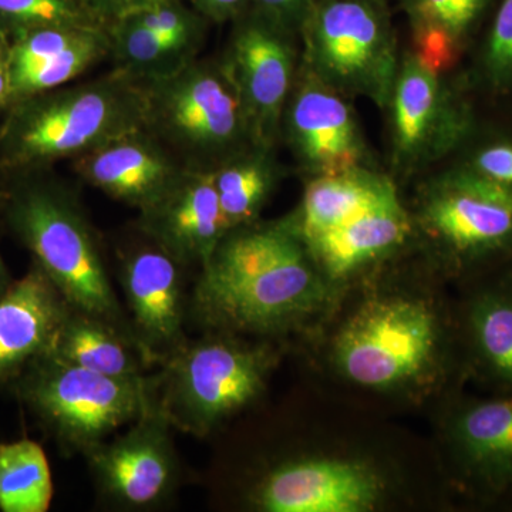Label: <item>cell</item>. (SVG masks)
Masks as SVG:
<instances>
[{
  "mask_svg": "<svg viewBox=\"0 0 512 512\" xmlns=\"http://www.w3.org/2000/svg\"><path fill=\"white\" fill-rule=\"evenodd\" d=\"M329 282L285 220L229 229L192 293L198 318L220 332L271 333L325 302Z\"/></svg>",
  "mask_w": 512,
  "mask_h": 512,
  "instance_id": "obj_1",
  "label": "cell"
},
{
  "mask_svg": "<svg viewBox=\"0 0 512 512\" xmlns=\"http://www.w3.org/2000/svg\"><path fill=\"white\" fill-rule=\"evenodd\" d=\"M0 131V163L33 170L144 128L141 83L116 69L82 84L13 101Z\"/></svg>",
  "mask_w": 512,
  "mask_h": 512,
  "instance_id": "obj_2",
  "label": "cell"
},
{
  "mask_svg": "<svg viewBox=\"0 0 512 512\" xmlns=\"http://www.w3.org/2000/svg\"><path fill=\"white\" fill-rule=\"evenodd\" d=\"M140 83L144 128L185 170L215 171L258 147L222 57H195L173 73Z\"/></svg>",
  "mask_w": 512,
  "mask_h": 512,
  "instance_id": "obj_3",
  "label": "cell"
},
{
  "mask_svg": "<svg viewBox=\"0 0 512 512\" xmlns=\"http://www.w3.org/2000/svg\"><path fill=\"white\" fill-rule=\"evenodd\" d=\"M6 200L10 225L70 308L133 336L92 225L73 195L56 184L26 183Z\"/></svg>",
  "mask_w": 512,
  "mask_h": 512,
  "instance_id": "obj_4",
  "label": "cell"
},
{
  "mask_svg": "<svg viewBox=\"0 0 512 512\" xmlns=\"http://www.w3.org/2000/svg\"><path fill=\"white\" fill-rule=\"evenodd\" d=\"M301 66L345 97L386 109L400 60L389 3L318 0L299 32Z\"/></svg>",
  "mask_w": 512,
  "mask_h": 512,
  "instance_id": "obj_5",
  "label": "cell"
},
{
  "mask_svg": "<svg viewBox=\"0 0 512 512\" xmlns=\"http://www.w3.org/2000/svg\"><path fill=\"white\" fill-rule=\"evenodd\" d=\"M20 375V396L67 451L89 453L157 402L146 377L101 375L50 353L37 357Z\"/></svg>",
  "mask_w": 512,
  "mask_h": 512,
  "instance_id": "obj_6",
  "label": "cell"
},
{
  "mask_svg": "<svg viewBox=\"0 0 512 512\" xmlns=\"http://www.w3.org/2000/svg\"><path fill=\"white\" fill-rule=\"evenodd\" d=\"M443 352V325L426 302L382 296L370 299L346 320L333 356L350 382L390 390L426 376Z\"/></svg>",
  "mask_w": 512,
  "mask_h": 512,
  "instance_id": "obj_7",
  "label": "cell"
},
{
  "mask_svg": "<svg viewBox=\"0 0 512 512\" xmlns=\"http://www.w3.org/2000/svg\"><path fill=\"white\" fill-rule=\"evenodd\" d=\"M275 356L227 332L185 343L165 362L161 407L173 426L207 434L264 392Z\"/></svg>",
  "mask_w": 512,
  "mask_h": 512,
  "instance_id": "obj_8",
  "label": "cell"
},
{
  "mask_svg": "<svg viewBox=\"0 0 512 512\" xmlns=\"http://www.w3.org/2000/svg\"><path fill=\"white\" fill-rule=\"evenodd\" d=\"M417 221L467 281L512 262V192L463 165H451L426 184Z\"/></svg>",
  "mask_w": 512,
  "mask_h": 512,
  "instance_id": "obj_9",
  "label": "cell"
},
{
  "mask_svg": "<svg viewBox=\"0 0 512 512\" xmlns=\"http://www.w3.org/2000/svg\"><path fill=\"white\" fill-rule=\"evenodd\" d=\"M412 50L404 53L389 110L390 154L399 173L412 174L458 153L476 133L480 116L467 77L448 79Z\"/></svg>",
  "mask_w": 512,
  "mask_h": 512,
  "instance_id": "obj_10",
  "label": "cell"
},
{
  "mask_svg": "<svg viewBox=\"0 0 512 512\" xmlns=\"http://www.w3.org/2000/svg\"><path fill=\"white\" fill-rule=\"evenodd\" d=\"M222 60L247 111L255 146L274 150L299 63V39L252 9L232 20Z\"/></svg>",
  "mask_w": 512,
  "mask_h": 512,
  "instance_id": "obj_11",
  "label": "cell"
},
{
  "mask_svg": "<svg viewBox=\"0 0 512 512\" xmlns=\"http://www.w3.org/2000/svg\"><path fill=\"white\" fill-rule=\"evenodd\" d=\"M160 400L119 439L103 441L86 454L100 494L117 507L148 510L174 494L180 464Z\"/></svg>",
  "mask_w": 512,
  "mask_h": 512,
  "instance_id": "obj_12",
  "label": "cell"
},
{
  "mask_svg": "<svg viewBox=\"0 0 512 512\" xmlns=\"http://www.w3.org/2000/svg\"><path fill=\"white\" fill-rule=\"evenodd\" d=\"M281 140L308 178L372 167L348 97L320 82L301 63L282 114Z\"/></svg>",
  "mask_w": 512,
  "mask_h": 512,
  "instance_id": "obj_13",
  "label": "cell"
},
{
  "mask_svg": "<svg viewBox=\"0 0 512 512\" xmlns=\"http://www.w3.org/2000/svg\"><path fill=\"white\" fill-rule=\"evenodd\" d=\"M183 266L148 238L121 256L130 328L147 363H165L185 345Z\"/></svg>",
  "mask_w": 512,
  "mask_h": 512,
  "instance_id": "obj_14",
  "label": "cell"
},
{
  "mask_svg": "<svg viewBox=\"0 0 512 512\" xmlns=\"http://www.w3.org/2000/svg\"><path fill=\"white\" fill-rule=\"evenodd\" d=\"M386 483L369 464L336 458H306L269 471L254 493L268 512H367L382 501Z\"/></svg>",
  "mask_w": 512,
  "mask_h": 512,
  "instance_id": "obj_15",
  "label": "cell"
},
{
  "mask_svg": "<svg viewBox=\"0 0 512 512\" xmlns=\"http://www.w3.org/2000/svg\"><path fill=\"white\" fill-rule=\"evenodd\" d=\"M450 446L458 476L478 501L512 494V396L467 400L450 421Z\"/></svg>",
  "mask_w": 512,
  "mask_h": 512,
  "instance_id": "obj_16",
  "label": "cell"
},
{
  "mask_svg": "<svg viewBox=\"0 0 512 512\" xmlns=\"http://www.w3.org/2000/svg\"><path fill=\"white\" fill-rule=\"evenodd\" d=\"M141 232L181 265H204L227 232L214 171L184 170L140 212Z\"/></svg>",
  "mask_w": 512,
  "mask_h": 512,
  "instance_id": "obj_17",
  "label": "cell"
},
{
  "mask_svg": "<svg viewBox=\"0 0 512 512\" xmlns=\"http://www.w3.org/2000/svg\"><path fill=\"white\" fill-rule=\"evenodd\" d=\"M73 167L87 184L140 212L156 202L185 170L146 128L74 158Z\"/></svg>",
  "mask_w": 512,
  "mask_h": 512,
  "instance_id": "obj_18",
  "label": "cell"
},
{
  "mask_svg": "<svg viewBox=\"0 0 512 512\" xmlns=\"http://www.w3.org/2000/svg\"><path fill=\"white\" fill-rule=\"evenodd\" d=\"M468 284L460 319L464 363L481 382L512 396V262Z\"/></svg>",
  "mask_w": 512,
  "mask_h": 512,
  "instance_id": "obj_19",
  "label": "cell"
},
{
  "mask_svg": "<svg viewBox=\"0 0 512 512\" xmlns=\"http://www.w3.org/2000/svg\"><path fill=\"white\" fill-rule=\"evenodd\" d=\"M70 306L35 264L0 296V383L46 355Z\"/></svg>",
  "mask_w": 512,
  "mask_h": 512,
  "instance_id": "obj_20",
  "label": "cell"
},
{
  "mask_svg": "<svg viewBox=\"0 0 512 512\" xmlns=\"http://www.w3.org/2000/svg\"><path fill=\"white\" fill-rule=\"evenodd\" d=\"M412 231V218L397 194L346 224L308 239L303 245L332 285L393 254Z\"/></svg>",
  "mask_w": 512,
  "mask_h": 512,
  "instance_id": "obj_21",
  "label": "cell"
},
{
  "mask_svg": "<svg viewBox=\"0 0 512 512\" xmlns=\"http://www.w3.org/2000/svg\"><path fill=\"white\" fill-rule=\"evenodd\" d=\"M397 195L393 181L372 167L309 178L298 210L285 218L302 242L346 224Z\"/></svg>",
  "mask_w": 512,
  "mask_h": 512,
  "instance_id": "obj_22",
  "label": "cell"
},
{
  "mask_svg": "<svg viewBox=\"0 0 512 512\" xmlns=\"http://www.w3.org/2000/svg\"><path fill=\"white\" fill-rule=\"evenodd\" d=\"M412 52L434 72L448 73L470 49L497 0H399Z\"/></svg>",
  "mask_w": 512,
  "mask_h": 512,
  "instance_id": "obj_23",
  "label": "cell"
},
{
  "mask_svg": "<svg viewBox=\"0 0 512 512\" xmlns=\"http://www.w3.org/2000/svg\"><path fill=\"white\" fill-rule=\"evenodd\" d=\"M50 355L119 379H141L146 357L133 336L107 320L70 308Z\"/></svg>",
  "mask_w": 512,
  "mask_h": 512,
  "instance_id": "obj_24",
  "label": "cell"
},
{
  "mask_svg": "<svg viewBox=\"0 0 512 512\" xmlns=\"http://www.w3.org/2000/svg\"><path fill=\"white\" fill-rule=\"evenodd\" d=\"M279 177L274 150L262 147L249 148L214 171L227 231L256 221Z\"/></svg>",
  "mask_w": 512,
  "mask_h": 512,
  "instance_id": "obj_25",
  "label": "cell"
},
{
  "mask_svg": "<svg viewBox=\"0 0 512 512\" xmlns=\"http://www.w3.org/2000/svg\"><path fill=\"white\" fill-rule=\"evenodd\" d=\"M52 498L45 450L28 439L0 444V511L46 512Z\"/></svg>",
  "mask_w": 512,
  "mask_h": 512,
  "instance_id": "obj_26",
  "label": "cell"
},
{
  "mask_svg": "<svg viewBox=\"0 0 512 512\" xmlns=\"http://www.w3.org/2000/svg\"><path fill=\"white\" fill-rule=\"evenodd\" d=\"M107 33L110 56L116 60V69L138 82L173 73L195 59L165 42L163 37L146 28L133 15L114 20L107 26Z\"/></svg>",
  "mask_w": 512,
  "mask_h": 512,
  "instance_id": "obj_27",
  "label": "cell"
},
{
  "mask_svg": "<svg viewBox=\"0 0 512 512\" xmlns=\"http://www.w3.org/2000/svg\"><path fill=\"white\" fill-rule=\"evenodd\" d=\"M107 56H110L107 28L90 30L59 56L12 76L13 101L66 86Z\"/></svg>",
  "mask_w": 512,
  "mask_h": 512,
  "instance_id": "obj_28",
  "label": "cell"
},
{
  "mask_svg": "<svg viewBox=\"0 0 512 512\" xmlns=\"http://www.w3.org/2000/svg\"><path fill=\"white\" fill-rule=\"evenodd\" d=\"M467 80L471 90L512 99V0H497Z\"/></svg>",
  "mask_w": 512,
  "mask_h": 512,
  "instance_id": "obj_29",
  "label": "cell"
},
{
  "mask_svg": "<svg viewBox=\"0 0 512 512\" xmlns=\"http://www.w3.org/2000/svg\"><path fill=\"white\" fill-rule=\"evenodd\" d=\"M45 26L107 28L80 0H0V30L6 35Z\"/></svg>",
  "mask_w": 512,
  "mask_h": 512,
  "instance_id": "obj_30",
  "label": "cell"
},
{
  "mask_svg": "<svg viewBox=\"0 0 512 512\" xmlns=\"http://www.w3.org/2000/svg\"><path fill=\"white\" fill-rule=\"evenodd\" d=\"M457 164L512 192V131L480 120L476 133L461 148Z\"/></svg>",
  "mask_w": 512,
  "mask_h": 512,
  "instance_id": "obj_31",
  "label": "cell"
},
{
  "mask_svg": "<svg viewBox=\"0 0 512 512\" xmlns=\"http://www.w3.org/2000/svg\"><path fill=\"white\" fill-rule=\"evenodd\" d=\"M97 28H69V26H45L20 30L9 35L10 79L15 74L59 56L90 30Z\"/></svg>",
  "mask_w": 512,
  "mask_h": 512,
  "instance_id": "obj_32",
  "label": "cell"
},
{
  "mask_svg": "<svg viewBox=\"0 0 512 512\" xmlns=\"http://www.w3.org/2000/svg\"><path fill=\"white\" fill-rule=\"evenodd\" d=\"M318 0H251L249 9L298 37L306 16Z\"/></svg>",
  "mask_w": 512,
  "mask_h": 512,
  "instance_id": "obj_33",
  "label": "cell"
},
{
  "mask_svg": "<svg viewBox=\"0 0 512 512\" xmlns=\"http://www.w3.org/2000/svg\"><path fill=\"white\" fill-rule=\"evenodd\" d=\"M192 9L212 23L232 22L248 9L251 0H185Z\"/></svg>",
  "mask_w": 512,
  "mask_h": 512,
  "instance_id": "obj_34",
  "label": "cell"
},
{
  "mask_svg": "<svg viewBox=\"0 0 512 512\" xmlns=\"http://www.w3.org/2000/svg\"><path fill=\"white\" fill-rule=\"evenodd\" d=\"M80 2L104 25L109 26L114 20L141 8L148 0H80Z\"/></svg>",
  "mask_w": 512,
  "mask_h": 512,
  "instance_id": "obj_35",
  "label": "cell"
},
{
  "mask_svg": "<svg viewBox=\"0 0 512 512\" xmlns=\"http://www.w3.org/2000/svg\"><path fill=\"white\" fill-rule=\"evenodd\" d=\"M12 83H10L9 37L0 30V107L12 104Z\"/></svg>",
  "mask_w": 512,
  "mask_h": 512,
  "instance_id": "obj_36",
  "label": "cell"
},
{
  "mask_svg": "<svg viewBox=\"0 0 512 512\" xmlns=\"http://www.w3.org/2000/svg\"><path fill=\"white\" fill-rule=\"evenodd\" d=\"M9 285L8 274H6V268L3 265L2 256H0V296L8 289Z\"/></svg>",
  "mask_w": 512,
  "mask_h": 512,
  "instance_id": "obj_37",
  "label": "cell"
},
{
  "mask_svg": "<svg viewBox=\"0 0 512 512\" xmlns=\"http://www.w3.org/2000/svg\"><path fill=\"white\" fill-rule=\"evenodd\" d=\"M2 198H6L5 195L2 194V192H0V200H2Z\"/></svg>",
  "mask_w": 512,
  "mask_h": 512,
  "instance_id": "obj_38",
  "label": "cell"
},
{
  "mask_svg": "<svg viewBox=\"0 0 512 512\" xmlns=\"http://www.w3.org/2000/svg\"><path fill=\"white\" fill-rule=\"evenodd\" d=\"M380 2L389 3L390 0H380Z\"/></svg>",
  "mask_w": 512,
  "mask_h": 512,
  "instance_id": "obj_39",
  "label": "cell"
},
{
  "mask_svg": "<svg viewBox=\"0 0 512 512\" xmlns=\"http://www.w3.org/2000/svg\"><path fill=\"white\" fill-rule=\"evenodd\" d=\"M508 501H511V503H512V494H511V497L508 498Z\"/></svg>",
  "mask_w": 512,
  "mask_h": 512,
  "instance_id": "obj_40",
  "label": "cell"
}]
</instances>
